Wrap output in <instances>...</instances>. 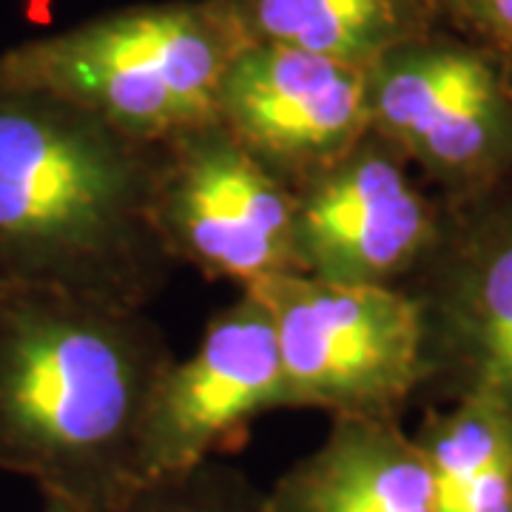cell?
Returning <instances> with one entry per match:
<instances>
[{
	"mask_svg": "<svg viewBox=\"0 0 512 512\" xmlns=\"http://www.w3.org/2000/svg\"><path fill=\"white\" fill-rule=\"evenodd\" d=\"M447 205L421 191L410 163L367 131L296 191L299 274L333 285L404 288L439 245Z\"/></svg>",
	"mask_w": 512,
	"mask_h": 512,
	"instance_id": "obj_9",
	"label": "cell"
},
{
	"mask_svg": "<svg viewBox=\"0 0 512 512\" xmlns=\"http://www.w3.org/2000/svg\"><path fill=\"white\" fill-rule=\"evenodd\" d=\"M433 470V512H512V419L456 399L413 433Z\"/></svg>",
	"mask_w": 512,
	"mask_h": 512,
	"instance_id": "obj_13",
	"label": "cell"
},
{
	"mask_svg": "<svg viewBox=\"0 0 512 512\" xmlns=\"http://www.w3.org/2000/svg\"><path fill=\"white\" fill-rule=\"evenodd\" d=\"M171 362L143 308L0 288V470L77 512H120L140 490V433Z\"/></svg>",
	"mask_w": 512,
	"mask_h": 512,
	"instance_id": "obj_1",
	"label": "cell"
},
{
	"mask_svg": "<svg viewBox=\"0 0 512 512\" xmlns=\"http://www.w3.org/2000/svg\"><path fill=\"white\" fill-rule=\"evenodd\" d=\"M242 43L220 0L146 3L0 52V77L163 143L214 120L222 72Z\"/></svg>",
	"mask_w": 512,
	"mask_h": 512,
	"instance_id": "obj_3",
	"label": "cell"
},
{
	"mask_svg": "<svg viewBox=\"0 0 512 512\" xmlns=\"http://www.w3.org/2000/svg\"><path fill=\"white\" fill-rule=\"evenodd\" d=\"M160 143L0 77V288L146 308L168 279L151 222Z\"/></svg>",
	"mask_w": 512,
	"mask_h": 512,
	"instance_id": "obj_2",
	"label": "cell"
},
{
	"mask_svg": "<svg viewBox=\"0 0 512 512\" xmlns=\"http://www.w3.org/2000/svg\"><path fill=\"white\" fill-rule=\"evenodd\" d=\"M245 291L274 319L291 407L399 421L430 384L424 313L407 288L276 274Z\"/></svg>",
	"mask_w": 512,
	"mask_h": 512,
	"instance_id": "obj_4",
	"label": "cell"
},
{
	"mask_svg": "<svg viewBox=\"0 0 512 512\" xmlns=\"http://www.w3.org/2000/svg\"><path fill=\"white\" fill-rule=\"evenodd\" d=\"M214 120L276 180L299 191L367 131V69L245 40L225 66Z\"/></svg>",
	"mask_w": 512,
	"mask_h": 512,
	"instance_id": "obj_10",
	"label": "cell"
},
{
	"mask_svg": "<svg viewBox=\"0 0 512 512\" xmlns=\"http://www.w3.org/2000/svg\"><path fill=\"white\" fill-rule=\"evenodd\" d=\"M154 234L171 265L239 291L276 274H299L296 191L208 120L160 143L151 200Z\"/></svg>",
	"mask_w": 512,
	"mask_h": 512,
	"instance_id": "obj_6",
	"label": "cell"
},
{
	"mask_svg": "<svg viewBox=\"0 0 512 512\" xmlns=\"http://www.w3.org/2000/svg\"><path fill=\"white\" fill-rule=\"evenodd\" d=\"M444 205L439 245L404 285L424 313L430 384L512 419V185Z\"/></svg>",
	"mask_w": 512,
	"mask_h": 512,
	"instance_id": "obj_7",
	"label": "cell"
},
{
	"mask_svg": "<svg viewBox=\"0 0 512 512\" xmlns=\"http://www.w3.org/2000/svg\"><path fill=\"white\" fill-rule=\"evenodd\" d=\"M501 63H504V77H507V86H510V94H512V52L510 55L501 57Z\"/></svg>",
	"mask_w": 512,
	"mask_h": 512,
	"instance_id": "obj_17",
	"label": "cell"
},
{
	"mask_svg": "<svg viewBox=\"0 0 512 512\" xmlns=\"http://www.w3.org/2000/svg\"><path fill=\"white\" fill-rule=\"evenodd\" d=\"M439 9L444 26L458 35L498 57L512 52V0H439Z\"/></svg>",
	"mask_w": 512,
	"mask_h": 512,
	"instance_id": "obj_15",
	"label": "cell"
},
{
	"mask_svg": "<svg viewBox=\"0 0 512 512\" xmlns=\"http://www.w3.org/2000/svg\"><path fill=\"white\" fill-rule=\"evenodd\" d=\"M120 512H268L256 490L237 467L220 458L202 461L177 476L143 484Z\"/></svg>",
	"mask_w": 512,
	"mask_h": 512,
	"instance_id": "obj_14",
	"label": "cell"
},
{
	"mask_svg": "<svg viewBox=\"0 0 512 512\" xmlns=\"http://www.w3.org/2000/svg\"><path fill=\"white\" fill-rule=\"evenodd\" d=\"M245 40L370 69L390 49L444 26L439 0H220Z\"/></svg>",
	"mask_w": 512,
	"mask_h": 512,
	"instance_id": "obj_12",
	"label": "cell"
},
{
	"mask_svg": "<svg viewBox=\"0 0 512 512\" xmlns=\"http://www.w3.org/2000/svg\"><path fill=\"white\" fill-rule=\"evenodd\" d=\"M262 498L268 512H433V470L402 421L330 416L325 441Z\"/></svg>",
	"mask_w": 512,
	"mask_h": 512,
	"instance_id": "obj_11",
	"label": "cell"
},
{
	"mask_svg": "<svg viewBox=\"0 0 512 512\" xmlns=\"http://www.w3.org/2000/svg\"><path fill=\"white\" fill-rule=\"evenodd\" d=\"M291 407L274 319L251 291L211 316L200 348L171 362L148 404L137 476H177L234 453L256 416Z\"/></svg>",
	"mask_w": 512,
	"mask_h": 512,
	"instance_id": "obj_8",
	"label": "cell"
},
{
	"mask_svg": "<svg viewBox=\"0 0 512 512\" xmlns=\"http://www.w3.org/2000/svg\"><path fill=\"white\" fill-rule=\"evenodd\" d=\"M370 131L416 165L444 202L512 185V94L501 57L450 26L367 69Z\"/></svg>",
	"mask_w": 512,
	"mask_h": 512,
	"instance_id": "obj_5",
	"label": "cell"
},
{
	"mask_svg": "<svg viewBox=\"0 0 512 512\" xmlns=\"http://www.w3.org/2000/svg\"><path fill=\"white\" fill-rule=\"evenodd\" d=\"M43 512H77V510H72V507H69V504H63V501L43 498Z\"/></svg>",
	"mask_w": 512,
	"mask_h": 512,
	"instance_id": "obj_16",
	"label": "cell"
}]
</instances>
